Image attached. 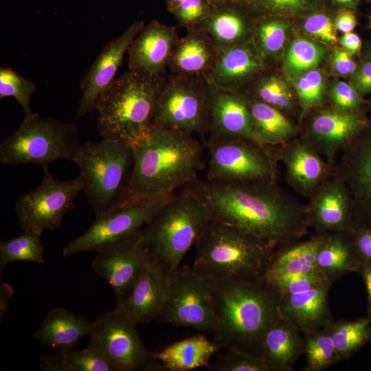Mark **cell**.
<instances>
[{
	"label": "cell",
	"instance_id": "obj_1",
	"mask_svg": "<svg viewBox=\"0 0 371 371\" xmlns=\"http://www.w3.org/2000/svg\"><path fill=\"white\" fill-rule=\"evenodd\" d=\"M186 188L206 205L211 219L276 246L302 237L311 227L307 206L286 194L276 180L226 182L198 179Z\"/></svg>",
	"mask_w": 371,
	"mask_h": 371
},
{
	"label": "cell",
	"instance_id": "obj_2",
	"mask_svg": "<svg viewBox=\"0 0 371 371\" xmlns=\"http://www.w3.org/2000/svg\"><path fill=\"white\" fill-rule=\"evenodd\" d=\"M133 150L132 173L120 207L167 199L197 180L205 164L194 135L170 128L152 125Z\"/></svg>",
	"mask_w": 371,
	"mask_h": 371
},
{
	"label": "cell",
	"instance_id": "obj_3",
	"mask_svg": "<svg viewBox=\"0 0 371 371\" xmlns=\"http://www.w3.org/2000/svg\"><path fill=\"white\" fill-rule=\"evenodd\" d=\"M214 341L221 350L262 357L265 335L280 313L278 294L261 281L214 280Z\"/></svg>",
	"mask_w": 371,
	"mask_h": 371
},
{
	"label": "cell",
	"instance_id": "obj_4",
	"mask_svg": "<svg viewBox=\"0 0 371 371\" xmlns=\"http://www.w3.org/2000/svg\"><path fill=\"white\" fill-rule=\"evenodd\" d=\"M210 221L206 205L184 188L169 196L142 228L148 260L161 269L169 282Z\"/></svg>",
	"mask_w": 371,
	"mask_h": 371
},
{
	"label": "cell",
	"instance_id": "obj_5",
	"mask_svg": "<svg viewBox=\"0 0 371 371\" xmlns=\"http://www.w3.org/2000/svg\"><path fill=\"white\" fill-rule=\"evenodd\" d=\"M165 75L128 69L115 78L95 107L102 139L124 142L132 148L148 133L166 84Z\"/></svg>",
	"mask_w": 371,
	"mask_h": 371
},
{
	"label": "cell",
	"instance_id": "obj_6",
	"mask_svg": "<svg viewBox=\"0 0 371 371\" xmlns=\"http://www.w3.org/2000/svg\"><path fill=\"white\" fill-rule=\"evenodd\" d=\"M192 269L214 280L261 281L276 245L212 220L195 244Z\"/></svg>",
	"mask_w": 371,
	"mask_h": 371
},
{
	"label": "cell",
	"instance_id": "obj_7",
	"mask_svg": "<svg viewBox=\"0 0 371 371\" xmlns=\"http://www.w3.org/2000/svg\"><path fill=\"white\" fill-rule=\"evenodd\" d=\"M133 161V148L120 141L102 139L82 145L74 162L79 167L82 191L95 216L120 207Z\"/></svg>",
	"mask_w": 371,
	"mask_h": 371
},
{
	"label": "cell",
	"instance_id": "obj_8",
	"mask_svg": "<svg viewBox=\"0 0 371 371\" xmlns=\"http://www.w3.org/2000/svg\"><path fill=\"white\" fill-rule=\"evenodd\" d=\"M82 144L75 122L41 117L35 113L24 117L18 128L0 145V161L3 165L34 164L41 166L58 159L74 161Z\"/></svg>",
	"mask_w": 371,
	"mask_h": 371
},
{
	"label": "cell",
	"instance_id": "obj_9",
	"mask_svg": "<svg viewBox=\"0 0 371 371\" xmlns=\"http://www.w3.org/2000/svg\"><path fill=\"white\" fill-rule=\"evenodd\" d=\"M207 181L258 182L276 180L274 148L240 137H209Z\"/></svg>",
	"mask_w": 371,
	"mask_h": 371
},
{
	"label": "cell",
	"instance_id": "obj_10",
	"mask_svg": "<svg viewBox=\"0 0 371 371\" xmlns=\"http://www.w3.org/2000/svg\"><path fill=\"white\" fill-rule=\"evenodd\" d=\"M152 125L198 135L204 139L209 133L210 120L203 77L172 74L167 78Z\"/></svg>",
	"mask_w": 371,
	"mask_h": 371
},
{
	"label": "cell",
	"instance_id": "obj_11",
	"mask_svg": "<svg viewBox=\"0 0 371 371\" xmlns=\"http://www.w3.org/2000/svg\"><path fill=\"white\" fill-rule=\"evenodd\" d=\"M162 322L213 333L216 327L214 279L184 265L170 281L158 318Z\"/></svg>",
	"mask_w": 371,
	"mask_h": 371
},
{
	"label": "cell",
	"instance_id": "obj_12",
	"mask_svg": "<svg viewBox=\"0 0 371 371\" xmlns=\"http://www.w3.org/2000/svg\"><path fill=\"white\" fill-rule=\"evenodd\" d=\"M44 175L34 190L21 195L15 211L24 232L42 235L45 230L54 231L63 223L64 216L76 207V199L82 191L80 177L67 181L56 179L43 168Z\"/></svg>",
	"mask_w": 371,
	"mask_h": 371
},
{
	"label": "cell",
	"instance_id": "obj_13",
	"mask_svg": "<svg viewBox=\"0 0 371 371\" xmlns=\"http://www.w3.org/2000/svg\"><path fill=\"white\" fill-rule=\"evenodd\" d=\"M136 326L122 308L115 307L93 320L90 337L98 341L116 371L164 370L144 344Z\"/></svg>",
	"mask_w": 371,
	"mask_h": 371
},
{
	"label": "cell",
	"instance_id": "obj_14",
	"mask_svg": "<svg viewBox=\"0 0 371 371\" xmlns=\"http://www.w3.org/2000/svg\"><path fill=\"white\" fill-rule=\"evenodd\" d=\"M167 199L122 206L97 215L93 223L84 234L65 246L63 256L69 257L81 252H97L135 236Z\"/></svg>",
	"mask_w": 371,
	"mask_h": 371
},
{
	"label": "cell",
	"instance_id": "obj_15",
	"mask_svg": "<svg viewBox=\"0 0 371 371\" xmlns=\"http://www.w3.org/2000/svg\"><path fill=\"white\" fill-rule=\"evenodd\" d=\"M335 177L352 201L355 226L371 227V130L370 126L341 151ZM354 226V227H355Z\"/></svg>",
	"mask_w": 371,
	"mask_h": 371
},
{
	"label": "cell",
	"instance_id": "obj_16",
	"mask_svg": "<svg viewBox=\"0 0 371 371\" xmlns=\"http://www.w3.org/2000/svg\"><path fill=\"white\" fill-rule=\"evenodd\" d=\"M141 232L97 251L91 262L93 271L111 286L115 307L123 306L148 261L142 243Z\"/></svg>",
	"mask_w": 371,
	"mask_h": 371
},
{
	"label": "cell",
	"instance_id": "obj_17",
	"mask_svg": "<svg viewBox=\"0 0 371 371\" xmlns=\"http://www.w3.org/2000/svg\"><path fill=\"white\" fill-rule=\"evenodd\" d=\"M144 25L142 21L133 23L120 36L104 46L81 79V97L75 121L95 109L100 97L115 80L130 45Z\"/></svg>",
	"mask_w": 371,
	"mask_h": 371
},
{
	"label": "cell",
	"instance_id": "obj_18",
	"mask_svg": "<svg viewBox=\"0 0 371 371\" xmlns=\"http://www.w3.org/2000/svg\"><path fill=\"white\" fill-rule=\"evenodd\" d=\"M205 82L209 110V137H240L267 147L254 129L244 96L237 91L216 87L205 80Z\"/></svg>",
	"mask_w": 371,
	"mask_h": 371
},
{
	"label": "cell",
	"instance_id": "obj_19",
	"mask_svg": "<svg viewBox=\"0 0 371 371\" xmlns=\"http://www.w3.org/2000/svg\"><path fill=\"white\" fill-rule=\"evenodd\" d=\"M370 126L361 112L322 110L312 117L306 138L331 165L337 153Z\"/></svg>",
	"mask_w": 371,
	"mask_h": 371
},
{
	"label": "cell",
	"instance_id": "obj_20",
	"mask_svg": "<svg viewBox=\"0 0 371 371\" xmlns=\"http://www.w3.org/2000/svg\"><path fill=\"white\" fill-rule=\"evenodd\" d=\"M274 153L284 165L287 182L297 192L308 197L329 179L333 170L306 139L278 146Z\"/></svg>",
	"mask_w": 371,
	"mask_h": 371
},
{
	"label": "cell",
	"instance_id": "obj_21",
	"mask_svg": "<svg viewBox=\"0 0 371 371\" xmlns=\"http://www.w3.org/2000/svg\"><path fill=\"white\" fill-rule=\"evenodd\" d=\"M310 198L307 209L311 227L318 234L347 232L355 226L352 199L337 177L325 181Z\"/></svg>",
	"mask_w": 371,
	"mask_h": 371
},
{
	"label": "cell",
	"instance_id": "obj_22",
	"mask_svg": "<svg viewBox=\"0 0 371 371\" xmlns=\"http://www.w3.org/2000/svg\"><path fill=\"white\" fill-rule=\"evenodd\" d=\"M179 41L175 27L153 20L144 26L129 46L128 69L165 75Z\"/></svg>",
	"mask_w": 371,
	"mask_h": 371
},
{
	"label": "cell",
	"instance_id": "obj_23",
	"mask_svg": "<svg viewBox=\"0 0 371 371\" xmlns=\"http://www.w3.org/2000/svg\"><path fill=\"white\" fill-rule=\"evenodd\" d=\"M169 284L161 269L148 260L123 306L120 308H123L135 324L149 323L160 315Z\"/></svg>",
	"mask_w": 371,
	"mask_h": 371
},
{
	"label": "cell",
	"instance_id": "obj_24",
	"mask_svg": "<svg viewBox=\"0 0 371 371\" xmlns=\"http://www.w3.org/2000/svg\"><path fill=\"white\" fill-rule=\"evenodd\" d=\"M265 68L255 45L245 42L220 49L214 67L203 78L216 87L236 91L241 83Z\"/></svg>",
	"mask_w": 371,
	"mask_h": 371
},
{
	"label": "cell",
	"instance_id": "obj_25",
	"mask_svg": "<svg viewBox=\"0 0 371 371\" xmlns=\"http://www.w3.org/2000/svg\"><path fill=\"white\" fill-rule=\"evenodd\" d=\"M331 284L292 294L278 295L281 313L304 335L319 330L334 319L329 308Z\"/></svg>",
	"mask_w": 371,
	"mask_h": 371
},
{
	"label": "cell",
	"instance_id": "obj_26",
	"mask_svg": "<svg viewBox=\"0 0 371 371\" xmlns=\"http://www.w3.org/2000/svg\"><path fill=\"white\" fill-rule=\"evenodd\" d=\"M219 50L205 32L190 27L175 46L168 67L173 75L203 76L214 67Z\"/></svg>",
	"mask_w": 371,
	"mask_h": 371
},
{
	"label": "cell",
	"instance_id": "obj_27",
	"mask_svg": "<svg viewBox=\"0 0 371 371\" xmlns=\"http://www.w3.org/2000/svg\"><path fill=\"white\" fill-rule=\"evenodd\" d=\"M303 349L301 332L280 312L263 339L262 357L270 371L292 370Z\"/></svg>",
	"mask_w": 371,
	"mask_h": 371
},
{
	"label": "cell",
	"instance_id": "obj_28",
	"mask_svg": "<svg viewBox=\"0 0 371 371\" xmlns=\"http://www.w3.org/2000/svg\"><path fill=\"white\" fill-rule=\"evenodd\" d=\"M93 321L64 308L48 313L35 331L34 337L40 343L59 350L76 348L80 339L91 335Z\"/></svg>",
	"mask_w": 371,
	"mask_h": 371
},
{
	"label": "cell",
	"instance_id": "obj_29",
	"mask_svg": "<svg viewBox=\"0 0 371 371\" xmlns=\"http://www.w3.org/2000/svg\"><path fill=\"white\" fill-rule=\"evenodd\" d=\"M221 347L205 336L198 335L175 342L154 352L164 370L190 371L210 365L213 355Z\"/></svg>",
	"mask_w": 371,
	"mask_h": 371
},
{
	"label": "cell",
	"instance_id": "obj_30",
	"mask_svg": "<svg viewBox=\"0 0 371 371\" xmlns=\"http://www.w3.org/2000/svg\"><path fill=\"white\" fill-rule=\"evenodd\" d=\"M231 2L212 8L196 27L205 32L219 49L247 42L249 24L243 12Z\"/></svg>",
	"mask_w": 371,
	"mask_h": 371
},
{
	"label": "cell",
	"instance_id": "obj_31",
	"mask_svg": "<svg viewBox=\"0 0 371 371\" xmlns=\"http://www.w3.org/2000/svg\"><path fill=\"white\" fill-rule=\"evenodd\" d=\"M323 235L317 254L318 271L332 282L344 274L360 272L362 262L348 233Z\"/></svg>",
	"mask_w": 371,
	"mask_h": 371
},
{
	"label": "cell",
	"instance_id": "obj_32",
	"mask_svg": "<svg viewBox=\"0 0 371 371\" xmlns=\"http://www.w3.org/2000/svg\"><path fill=\"white\" fill-rule=\"evenodd\" d=\"M39 370L45 371H116L98 341L90 337L89 345L81 350L76 348L59 350L41 358Z\"/></svg>",
	"mask_w": 371,
	"mask_h": 371
},
{
	"label": "cell",
	"instance_id": "obj_33",
	"mask_svg": "<svg viewBox=\"0 0 371 371\" xmlns=\"http://www.w3.org/2000/svg\"><path fill=\"white\" fill-rule=\"evenodd\" d=\"M244 98L254 129L265 146L276 148L293 140L295 129L281 111L253 97Z\"/></svg>",
	"mask_w": 371,
	"mask_h": 371
},
{
	"label": "cell",
	"instance_id": "obj_34",
	"mask_svg": "<svg viewBox=\"0 0 371 371\" xmlns=\"http://www.w3.org/2000/svg\"><path fill=\"white\" fill-rule=\"evenodd\" d=\"M323 236V234H318L305 242L274 251L263 275L319 272L317 266V254Z\"/></svg>",
	"mask_w": 371,
	"mask_h": 371
},
{
	"label": "cell",
	"instance_id": "obj_35",
	"mask_svg": "<svg viewBox=\"0 0 371 371\" xmlns=\"http://www.w3.org/2000/svg\"><path fill=\"white\" fill-rule=\"evenodd\" d=\"M370 323L367 316L354 321L333 320L328 325L340 360L349 359L371 339Z\"/></svg>",
	"mask_w": 371,
	"mask_h": 371
},
{
	"label": "cell",
	"instance_id": "obj_36",
	"mask_svg": "<svg viewBox=\"0 0 371 371\" xmlns=\"http://www.w3.org/2000/svg\"><path fill=\"white\" fill-rule=\"evenodd\" d=\"M45 247L41 235L24 232L21 236L0 242V273L8 264L15 261H28L43 264Z\"/></svg>",
	"mask_w": 371,
	"mask_h": 371
},
{
	"label": "cell",
	"instance_id": "obj_37",
	"mask_svg": "<svg viewBox=\"0 0 371 371\" xmlns=\"http://www.w3.org/2000/svg\"><path fill=\"white\" fill-rule=\"evenodd\" d=\"M304 371H323L341 361L328 326L304 335Z\"/></svg>",
	"mask_w": 371,
	"mask_h": 371
},
{
	"label": "cell",
	"instance_id": "obj_38",
	"mask_svg": "<svg viewBox=\"0 0 371 371\" xmlns=\"http://www.w3.org/2000/svg\"><path fill=\"white\" fill-rule=\"evenodd\" d=\"M325 56L324 49L305 38L291 43L283 59V70L290 78L317 66Z\"/></svg>",
	"mask_w": 371,
	"mask_h": 371
},
{
	"label": "cell",
	"instance_id": "obj_39",
	"mask_svg": "<svg viewBox=\"0 0 371 371\" xmlns=\"http://www.w3.org/2000/svg\"><path fill=\"white\" fill-rule=\"evenodd\" d=\"M261 282L276 294H292L332 284L321 273L264 274Z\"/></svg>",
	"mask_w": 371,
	"mask_h": 371
},
{
	"label": "cell",
	"instance_id": "obj_40",
	"mask_svg": "<svg viewBox=\"0 0 371 371\" xmlns=\"http://www.w3.org/2000/svg\"><path fill=\"white\" fill-rule=\"evenodd\" d=\"M255 28V46L262 57H273L283 49L288 24L278 16H260Z\"/></svg>",
	"mask_w": 371,
	"mask_h": 371
},
{
	"label": "cell",
	"instance_id": "obj_41",
	"mask_svg": "<svg viewBox=\"0 0 371 371\" xmlns=\"http://www.w3.org/2000/svg\"><path fill=\"white\" fill-rule=\"evenodd\" d=\"M260 16H300L326 6L324 0H252L244 5Z\"/></svg>",
	"mask_w": 371,
	"mask_h": 371
},
{
	"label": "cell",
	"instance_id": "obj_42",
	"mask_svg": "<svg viewBox=\"0 0 371 371\" xmlns=\"http://www.w3.org/2000/svg\"><path fill=\"white\" fill-rule=\"evenodd\" d=\"M35 90L36 85L32 81L10 67H0V99L14 97L23 107L25 117L34 114L31 109L30 100Z\"/></svg>",
	"mask_w": 371,
	"mask_h": 371
},
{
	"label": "cell",
	"instance_id": "obj_43",
	"mask_svg": "<svg viewBox=\"0 0 371 371\" xmlns=\"http://www.w3.org/2000/svg\"><path fill=\"white\" fill-rule=\"evenodd\" d=\"M256 98L280 111L290 109L293 105V96L289 85L277 76L262 78L254 87Z\"/></svg>",
	"mask_w": 371,
	"mask_h": 371
},
{
	"label": "cell",
	"instance_id": "obj_44",
	"mask_svg": "<svg viewBox=\"0 0 371 371\" xmlns=\"http://www.w3.org/2000/svg\"><path fill=\"white\" fill-rule=\"evenodd\" d=\"M208 368L211 371H270L262 357L235 348H225Z\"/></svg>",
	"mask_w": 371,
	"mask_h": 371
},
{
	"label": "cell",
	"instance_id": "obj_45",
	"mask_svg": "<svg viewBox=\"0 0 371 371\" xmlns=\"http://www.w3.org/2000/svg\"><path fill=\"white\" fill-rule=\"evenodd\" d=\"M301 107L308 111L319 104L322 99L325 78L322 71L312 69L291 78Z\"/></svg>",
	"mask_w": 371,
	"mask_h": 371
},
{
	"label": "cell",
	"instance_id": "obj_46",
	"mask_svg": "<svg viewBox=\"0 0 371 371\" xmlns=\"http://www.w3.org/2000/svg\"><path fill=\"white\" fill-rule=\"evenodd\" d=\"M325 8L323 6L303 14V28L314 38L333 45L337 41L335 17Z\"/></svg>",
	"mask_w": 371,
	"mask_h": 371
},
{
	"label": "cell",
	"instance_id": "obj_47",
	"mask_svg": "<svg viewBox=\"0 0 371 371\" xmlns=\"http://www.w3.org/2000/svg\"><path fill=\"white\" fill-rule=\"evenodd\" d=\"M362 96L351 84L343 81L334 83L329 91L333 109L342 112L360 111L364 103Z\"/></svg>",
	"mask_w": 371,
	"mask_h": 371
},
{
	"label": "cell",
	"instance_id": "obj_48",
	"mask_svg": "<svg viewBox=\"0 0 371 371\" xmlns=\"http://www.w3.org/2000/svg\"><path fill=\"white\" fill-rule=\"evenodd\" d=\"M211 10L207 0H185L172 12L181 25L190 28L202 21Z\"/></svg>",
	"mask_w": 371,
	"mask_h": 371
},
{
	"label": "cell",
	"instance_id": "obj_49",
	"mask_svg": "<svg viewBox=\"0 0 371 371\" xmlns=\"http://www.w3.org/2000/svg\"><path fill=\"white\" fill-rule=\"evenodd\" d=\"M347 232L361 262L371 264V227L355 226Z\"/></svg>",
	"mask_w": 371,
	"mask_h": 371
},
{
	"label": "cell",
	"instance_id": "obj_50",
	"mask_svg": "<svg viewBox=\"0 0 371 371\" xmlns=\"http://www.w3.org/2000/svg\"><path fill=\"white\" fill-rule=\"evenodd\" d=\"M351 84L362 95L371 93V60H361L350 76Z\"/></svg>",
	"mask_w": 371,
	"mask_h": 371
},
{
	"label": "cell",
	"instance_id": "obj_51",
	"mask_svg": "<svg viewBox=\"0 0 371 371\" xmlns=\"http://www.w3.org/2000/svg\"><path fill=\"white\" fill-rule=\"evenodd\" d=\"M353 55L344 48L335 50L331 59L333 70L340 76H350L359 65Z\"/></svg>",
	"mask_w": 371,
	"mask_h": 371
},
{
	"label": "cell",
	"instance_id": "obj_52",
	"mask_svg": "<svg viewBox=\"0 0 371 371\" xmlns=\"http://www.w3.org/2000/svg\"><path fill=\"white\" fill-rule=\"evenodd\" d=\"M357 24V18L353 10L339 9L335 16L336 29L344 33L351 32Z\"/></svg>",
	"mask_w": 371,
	"mask_h": 371
},
{
	"label": "cell",
	"instance_id": "obj_53",
	"mask_svg": "<svg viewBox=\"0 0 371 371\" xmlns=\"http://www.w3.org/2000/svg\"><path fill=\"white\" fill-rule=\"evenodd\" d=\"M340 42L344 49L352 54L359 55L362 42L358 34L352 32L344 33Z\"/></svg>",
	"mask_w": 371,
	"mask_h": 371
},
{
	"label": "cell",
	"instance_id": "obj_54",
	"mask_svg": "<svg viewBox=\"0 0 371 371\" xmlns=\"http://www.w3.org/2000/svg\"><path fill=\"white\" fill-rule=\"evenodd\" d=\"M14 293L12 286L5 282L0 283V319L7 313L9 308V300Z\"/></svg>",
	"mask_w": 371,
	"mask_h": 371
},
{
	"label": "cell",
	"instance_id": "obj_55",
	"mask_svg": "<svg viewBox=\"0 0 371 371\" xmlns=\"http://www.w3.org/2000/svg\"><path fill=\"white\" fill-rule=\"evenodd\" d=\"M360 273L362 275L368 299V315L371 320V264L362 263Z\"/></svg>",
	"mask_w": 371,
	"mask_h": 371
},
{
	"label": "cell",
	"instance_id": "obj_56",
	"mask_svg": "<svg viewBox=\"0 0 371 371\" xmlns=\"http://www.w3.org/2000/svg\"><path fill=\"white\" fill-rule=\"evenodd\" d=\"M330 3L339 9H356L361 0H328Z\"/></svg>",
	"mask_w": 371,
	"mask_h": 371
},
{
	"label": "cell",
	"instance_id": "obj_57",
	"mask_svg": "<svg viewBox=\"0 0 371 371\" xmlns=\"http://www.w3.org/2000/svg\"><path fill=\"white\" fill-rule=\"evenodd\" d=\"M212 8H217L236 0H207Z\"/></svg>",
	"mask_w": 371,
	"mask_h": 371
},
{
	"label": "cell",
	"instance_id": "obj_58",
	"mask_svg": "<svg viewBox=\"0 0 371 371\" xmlns=\"http://www.w3.org/2000/svg\"><path fill=\"white\" fill-rule=\"evenodd\" d=\"M185 0H167L168 8L170 12H172L180 3Z\"/></svg>",
	"mask_w": 371,
	"mask_h": 371
},
{
	"label": "cell",
	"instance_id": "obj_59",
	"mask_svg": "<svg viewBox=\"0 0 371 371\" xmlns=\"http://www.w3.org/2000/svg\"><path fill=\"white\" fill-rule=\"evenodd\" d=\"M365 58L371 60V46L367 48L365 52Z\"/></svg>",
	"mask_w": 371,
	"mask_h": 371
},
{
	"label": "cell",
	"instance_id": "obj_60",
	"mask_svg": "<svg viewBox=\"0 0 371 371\" xmlns=\"http://www.w3.org/2000/svg\"><path fill=\"white\" fill-rule=\"evenodd\" d=\"M252 0H236L235 1L240 3L241 5H244L249 1H251Z\"/></svg>",
	"mask_w": 371,
	"mask_h": 371
},
{
	"label": "cell",
	"instance_id": "obj_61",
	"mask_svg": "<svg viewBox=\"0 0 371 371\" xmlns=\"http://www.w3.org/2000/svg\"><path fill=\"white\" fill-rule=\"evenodd\" d=\"M369 25H370V27L371 28V14L369 16Z\"/></svg>",
	"mask_w": 371,
	"mask_h": 371
},
{
	"label": "cell",
	"instance_id": "obj_62",
	"mask_svg": "<svg viewBox=\"0 0 371 371\" xmlns=\"http://www.w3.org/2000/svg\"><path fill=\"white\" fill-rule=\"evenodd\" d=\"M368 104H369V107H370V109L371 110V100L368 102Z\"/></svg>",
	"mask_w": 371,
	"mask_h": 371
},
{
	"label": "cell",
	"instance_id": "obj_63",
	"mask_svg": "<svg viewBox=\"0 0 371 371\" xmlns=\"http://www.w3.org/2000/svg\"><path fill=\"white\" fill-rule=\"evenodd\" d=\"M367 1H370V2H371V0H367Z\"/></svg>",
	"mask_w": 371,
	"mask_h": 371
}]
</instances>
